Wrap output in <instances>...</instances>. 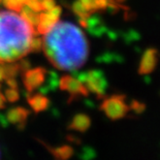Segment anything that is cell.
Returning a JSON list of instances; mask_svg holds the SVG:
<instances>
[{"instance_id":"cell-1","label":"cell","mask_w":160,"mask_h":160,"mask_svg":"<svg viewBox=\"0 0 160 160\" xmlns=\"http://www.w3.org/2000/svg\"><path fill=\"white\" fill-rule=\"evenodd\" d=\"M45 34L42 49L54 67L76 71L84 66L89 57V43L77 25L66 21L58 22Z\"/></svg>"},{"instance_id":"cell-2","label":"cell","mask_w":160,"mask_h":160,"mask_svg":"<svg viewBox=\"0 0 160 160\" xmlns=\"http://www.w3.org/2000/svg\"><path fill=\"white\" fill-rule=\"evenodd\" d=\"M35 28L17 12H0V62H15L30 53Z\"/></svg>"},{"instance_id":"cell-3","label":"cell","mask_w":160,"mask_h":160,"mask_svg":"<svg viewBox=\"0 0 160 160\" xmlns=\"http://www.w3.org/2000/svg\"><path fill=\"white\" fill-rule=\"evenodd\" d=\"M74 76L87 87L88 91L96 94L98 97H102L108 87V82L104 73L101 70L92 69L89 71H72Z\"/></svg>"},{"instance_id":"cell-4","label":"cell","mask_w":160,"mask_h":160,"mask_svg":"<svg viewBox=\"0 0 160 160\" xmlns=\"http://www.w3.org/2000/svg\"><path fill=\"white\" fill-rule=\"evenodd\" d=\"M100 108L112 120H117V119L124 117L128 112L125 98L121 95H114V96L105 98L100 105Z\"/></svg>"},{"instance_id":"cell-5","label":"cell","mask_w":160,"mask_h":160,"mask_svg":"<svg viewBox=\"0 0 160 160\" xmlns=\"http://www.w3.org/2000/svg\"><path fill=\"white\" fill-rule=\"evenodd\" d=\"M49 70L42 66L29 68L22 74L23 85L28 93H32L36 89H39L46 83Z\"/></svg>"},{"instance_id":"cell-6","label":"cell","mask_w":160,"mask_h":160,"mask_svg":"<svg viewBox=\"0 0 160 160\" xmlns=\"http://www.w3.org/2000/svg\"><path fill=\"white\" fill-rule=\"evenodd\" d=\"M58 84H59L61 90L69 93L68 102L73 101L76 98L80 96L86 97L89 95V91H88L87 87L81 81L78 80L77 78H73L71 76H63Z\"/></svg>"},{"instance_id":"cell-7","label":"cell","mask_w":160,"mask_h":160,"mask_svg":"<svg viewBox=\"0 0 160 160\" xmlns=\"http://www.w3.org/2000/svg\"><path fill=\"white\" fill-rule=\"evenodd\" d=\"M62 8L60 6H54L50 11H46L39 15V22L36 26V32L38 34H45L50 30L54 24L58 22Z\"/></svg>"},{"instance_id":"cell-8","label":"cell","mask_w":160,"mask_h":160,"mask_svg":"<svg viewBox=\"0 0 160 160\" xmlns=\"http://www.w3.org/2000/svg\"><path fill=\"white\" fill-rule=\"evenodd\" d=\"M30 115V111L23 107H16L8 111L6 120L11 124L16 125L18 129L23 130L27 123V119Z\"/></svg>"},{"instance_id":"cell-9","label":"cell","mask_w":160,"mask_h":160,"mask_svg":"<svg viewBox=\"0 0 160 160\" xmlns=\"http://www.w3.org/2000/svg\"><path fill=\"white\" fill-rule=\"evenodd\" d=\"M158 63V52L155 49H148L142 56L138 65V72L147 74L152 72Z\"/></svg>"},{"instance_id":"cell-10","label":"cell","mask_w":160,"mask_h":160,"mask_svg":"<svg viewBox=\"0 0 160 160\" xmlns=\"http://www.w3.org/2000/svg\"><path fill=\"white\" fill-rule=\"evenodd\" d=\"M79 1L90 15L108 8H116L118 5L117 2H115L114 0H79Z\"/></svg>"},{"instance_id":"cell-11","label":"cell","mask_w":160,"mask_h":160,"mask_svg":"<svg viewBox=\"0 0 160 160\" xmlns=\"http://www.w3.org/2000/svg\"><path fill=\"white\" fill-rule=\"evenodd\" d=\"M27 101H28V104L31 107L33 112L36 114L42 113L43 111H47L51 104L49 98L42 93L38 94L28 93V95H27Z\"/></svg>"},{"instance_id":"cell-12","label":"cell","mask_w":160,"mask_h":160,"mask_svg":"<svg viewBox=\"0 0 160 160\" xmlns=\"http://www.w3.org/2000/svg\"><path fill=\"white\" fill-rule=\"evenodd\" d=\"M45 148L50 152L55 160H68L73 154V149L68 145H63L60 147H51L50 145L45 144L42 141H38Z\"/></svg>"},{"instance_id":"cell-13","label":"cell","mask_w":160,"mask_h":160,"mask_svg":"<svg viewBox=\"0 0 160 160\" xmlns=\"http://www.w3.org/2000/svg\"><path fill=\"white\" fill-rule=\"evenodd\" d=\"M90 124H91L90 118L87 115L77 114L69 123L68 129H70V130H77L80 132H85L90 127Z\"/></svg>"},{"instance_id":"cell-14","label":"cell","mask_w":160,"mask_h":160,"mask_svg":"<svg viewBox=\"0 0 160 160\" xmlns=\"http://www.w3.org/2000/svg\"><path fill=\"white\" fill-rule=\"evenodd\" d=\"M20 12H21L22 17L26 20L27 22H28L29 24H31L34 28H36L37 24H38V22H39V13L38 12L33 11V9H31L26 4H24L22 6Z\"/></svg>"},{"instance_id":"cell-15","label":"cell","mask_w":160,"mask_h":160,"mask_svg":"<svg viewBox=\"0 0 160 160\" xmlns=\"http://www.w3.org/2000/svg\"><path fill=\"white\" fill-rule=\"evenodd\" d=\"M3 68H4V80L9 78H16L20 73L19 63L8 62V64L3 65Z\"/></svg>"},{"instance_id":"cell-16","label":"cell","mask_w":160,"mask_h":160,"mask_svg":"<svg viewBox=\"0 0 160 160\" xmlns=\"http://www.w3.org/2000/svg\"><path fill=\"white\" fill-rule=\"evenodd\" d=\"M2 2L8 8L12 9L13 12H19L21 11L22 6L24 5L25 0H2Z\"/></svg>"},{"instance_id":"cell-17","label":"cell","mask_w":160,"mask_h":160,"mask_svg":"<svg viewBox=\"0 0 160 160\" xmlns=\"http://www.w3.org/2000/svg\"><path fill=\"white\" fill-rule=\"evenodd\" d=\"M42 48V39L38 36V33L35 32L32 36L31 43H30V52L38 53Z\"/></svg>"},{"instance_id":"cell-18","label":"cell","mask_w":160,"mask_h":160,"mask_svg":"<svg viewBox=\"0 0 160 160\" xmlns=\"http://www.w3.org/2000/svg\"><path fill=\"white\" fill-rule=\"evenodd\" d=\"M5 97L9 102H16V101L19 100L20 98V94L18 89H15V88H8V89H5Z\"/></svg>"},{"instance_id":"cell-19","label":"cell","mask_w":160,"mask_h":160,"mask_svg":"<svg viewBox=\"0 0 160 160\" xmlns=\"http://www.w3.org/2000/svg\"><path fill=\"white\" fill-rule=\"evenodd\" d=\"M24 4L29 6L30 8L33 9V11L37 12H40L42 11V4H40L39 0H25Z\"/></svg>"},{"instance_id":"cell-20","label":"cell","mask_w":160,"mask_h":160,"mask_svg":"<svg viewBox=\"0 0 160 160\" xmlns=\"http://www.w3.org/2000/svg\"><path fill=\"white\" fill-rule=\"evenodd\" d=\"M40 4H42V11H50V9H52L56 5L54 0H42Z\"/></svg>"},{"instance_id":"cell-21","label":"cell","mask_w":160,"mask_h":160,"mask_svg":"<svg viewBox=\"0 0 160 160\" xmlns=\"http://www.w3.org/2000/svg\"><path fill=\"white\" fill-rule=\"evenodd\" d=\"M19 66H20V72L23 73L24 71H26L27 69H29L31 67V63L28 60H22L19 62Z\"/></svg>"},{"instance_id":"cell-22","label":"cell","mask_w":160,"mask_h":160,"mask_svg":"<svg viewBox=\"0 0 160 160\" xmlns=\"http://www.w3.org/2000/svg\"><path fill=\"white\" fill-rule=\"evenodd\" d=\"M5 82H6V85H8L9 88H15V89H18V88H19L18 82H17L16 78H9V79H5Z\"/></svg>"},{"instance_id":"cell-23","label":"cell","mask_w":160,"mask_h":160,"mask_svg":"<svg viewBox=\"0 0 160 160\" xmlns=\"http://www.w3.org/2000/svg\"><path fill=\"white\" fill-rule=\"evenodd\" d=\"M5 108V96H3V94L0 92V110Z\"/></svg>"},{"instance_id":"cell-24","label":"cell","mask_w":160,"mask_h":160,"mask_svg":"<svg viewBox=\"0 0 160 160\" xmlns=\"http://www.w3.org/2000/svg\"><path fill=\"white\" fill-rule=\"evenodd\" d=\"M3 80H4V68L2 64H0V82Z\"/></svg>"},{"instance_id":"cell-25","label":"cell","mask_w":160,"mask_h":160,"mask_svg":"<svg viewBox=\"0 0 160 160\" xmlns=\"http://www.w3.org/2000/svg\"><path fill=\"white\" fill-rule=\"evenodd\" d=\"M114 1L118 3V2H122V1H124V0H114Z\"/></svg>"},{"instance_id":"cell-26","label":"cell","mask_w":160,"mask_h":160,"mask_svg":"<svg viewBox=\"0 0 160 160\" xmlns=\"http://www.w3.org/2000/svg\"><path fill=\"white\" fill-rule=\"evenodd\" d=\"M0 89H1V85H0Z\"/></svg>"}]
</instances>
